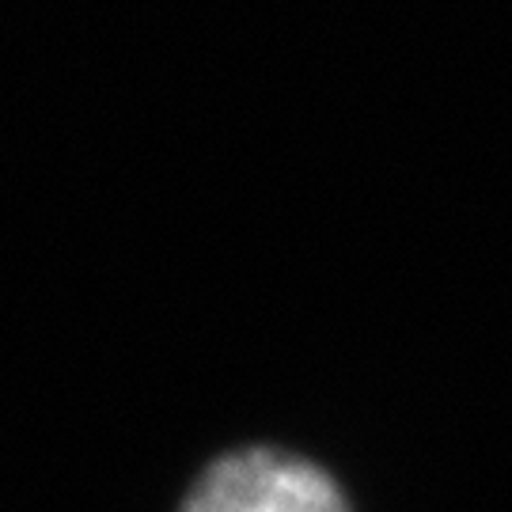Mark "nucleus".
<instances>
[{"instance_id":"obj_1","label":"nucleus","mask_w":512,"mask_h":512,"mask_svg":"<svg viewBox=\"0 0 512 512\" xmlns=\"http://www.w3.org/2000/svg\"><path fill=\"white\" fill-rule=\"evenodd\" d=\"M179 512H349L338 482L281 448H243L205 467Z\"/></svg>"}]
</instances>
